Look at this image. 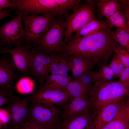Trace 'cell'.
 I'll list each match as a JSON object with an SVG mask.
<instances>
[{
	"instance_id": "obj_1",
	"label": "cell",
	"mask_w": 129,
	"mask_h": 129,
	"mask_svg": "<svg viewBox=\"0 0 129 129\" xmlns=\"http://www.w3.org/2000/svg\"><path fill=\"white\" fill-rule=\"evenodd\" d=\"M112 31L106 24L98 31L87 36H72L61 52L68 55L85 57L94 61L98 70L107 64L119 44L113 39Z\"/></svg>"
},
{
	"instance_id": "obj_2",
	"label": "cell",
	"mask_w": 129,
	"mask_h": 129,
	"mask_svg": "<svg viewBox=\"0 0 129 129\" xmlns=\"http://www.w3.org/2000/svg\"><path fill=\"white\" fill-rule=\"evenodd\" d=\"M94 84L89 97L94 116L106 105L129 96V87L117 81H100Z\"/></svg>"
},
{
	"instance_id": "obj_3",
	"label": "cell",
	"mask_w": 129,
	"mask_h": 129,
	"mask_svg": "<svg viewBox=\"0 0 129 129\" xmlns=\"http://www.w3.org/2000/svg\"><path fill=\"white\" fill-rule=\"evenodd\" d=\"M80 0H27L25 4L27 14L49 15L65 17L69 11L81 3Z\"/></svg>"
},
{
	"instance_id": "obj_4",
	"label": "cell",
	"mask_w": 129,
	"mask_h": 129,
	"mask_svg": "<svg viewBox=\"0 0 129 129\" xmlns=\"http://www.w3.org/2000/svg\"><path fill=\"white\" fill-rule=\"evenodd\" d=\"M96 3L94 0H87L85 4L81 3L76 6L71 14L65 16L64 26L65 33V44L71 38L73 33L79 30L90 21L97 20L96 15Z\"/></svg>"
},
{
	"instance_id": "obj_5",
	"label": "cell",
	"mask_w": 129,
	"mask_h": 129,
	"mask_svg": "<svg viewBox=\"0 0 129 129\" xmlns=\"http://www.w3.org/2000/svg\"><path fill=\"white\" fill-rule=\"evenodd\" d=\"M62 109L50 104L30 102L27 122L36 124L43 129H56L60 122Z\"/></svg>"
},
{
	"instance_id": "obj_6",
	"label": "cell",
	"mask_w": 129,
	"mask_h": 129,
	"mask_svg": "<svg viewBox=\"0 0 129 129\" xmlns=\"http://www.w3.org/2000/svg\"><path fill=\"white\" fill-rule=\"evenodd\" d=\"M58 17L49 15L23 16L24 28L23 41L25 44L36 47L38 41Z\"/></svg>"
},
{
	"instance_id": "obj_7",
	"label": "cell",
	"mask_w": 129,
	"mask_h": 129,
	"mask_svg": "<svg viewBox=\"0 0 129 129\" xmlns=\"http://www.w3.org/2000/svg\"><path fill=\"white\" fill-rule=\"evenodd\" d=\"M64 18H57L37 42L36 47L49 55L61 52L64 45Z\"/></svg>"
},
{
	"instance_id": "obj_8",
	"label": "cell",
	"mask_w": 129,
	"mask_h": 129,
	"mask_svg": "<svg viewBox=\"0 0 129 129\" xmlns=\"http://www.w3.org/2000/svg\"><path fill=\"white\" fill-rule=\"evenodd\" d=\"M23 15L20 14L0 27V44L7 48L22 43L24 29L22 23Z\"/></svg>"
},
{
	"instance_id": "obj_9",
	"label": "cell",
	"mask_w": 129,
	"mask_h": 129,
	"mask_svg": "<svg viewBox=\"0 0 129 129\" xmlns=\"http://www.w3.org/2000/svg\"><path fill=\"white\" fill-rule=\"evenodd\" d=\"M27 97L30 102L61 106L69 103L73 99L65 91L51 89L42 85Z\"/></svg>"
},
{
	"instance_id": "obj_10",
	"label": "cell",
	"mask_w": 129,
	"mask_h": 129,
	"mask_svg": "<svg viewBox=\"0 0 129 129\" xmlns=\"http://www.w3.org/2000/svg\"><path fill=\"white\" fill-rule=\"evenodd\" d=\"M31 51L32 59L29 76L34 77L39 83L43 84L49 75L50 55L37 47H32Z\"/></svg>"
},
{
	"instance_id": "obj_11",
	"label": "cell",
	"mask_w": 129,
	"mask_h": 129,
	"mask_svg": "<svg viewBox=\"0 0 129 129\" xmlns=\"http://www.w3.org/2000/svg\"><path fill=\"white\" fill-rule=\"evenodd\" d=\"M32 47L22 43L16 45L12 49L7 48L8 53L11 57L15 70L24 76H29L32 59Z\"/></svg>"
},
{
	"instance_id": "obj_12",
	"label": "cell",
	"mask_w": 129,
	"mask_h": 129,
	"mask_svg": "<svg viewBox=\"0 0 129 129\" xmlns=\"http://www.w3.org/2000/svg\"><path fill=\"white\" fill-rule=\"evenodd\" d=\"M10 104L5 108L9 112L10 119L8 126L14 127L26 122L29 103L27 97L20 99L13 94L9 97Z\"/></svg>"
},
{
	"instance_id": "obj_13",
	"label": "cell",
	"mask_w": 129,
	"mask_h": 129,
	"mask_svg": "<svg viewBox=\"0 0 129 129\" xmlns=\"http://www.w3.org/2000/svg\"><path fill=\"white\" fill-rule=\"evenodd\" d=\"M63 107L60 114V122L91 112L90 100L89 96L87 95L74 98Z\"/></svg>"
},
{
	"instance_id": "obj_14",
	"label": "cell",
	"mask_w": 129,
	"mask_h": 129,
	"mask_svg": "<svg viewBox=\"0 0 129 129\" xmlns=\"http://www.w3.org/2000/svg\"><path fill=\"white\" fill-rule=\"evenodd\" d=\"M129 99V96L104 107L94 116L95 129H99L113 120L123 105Z\"/></svg>"
},
{
	"instance_id": "obj_15",
	"label": "cell",
	"mask_w": 129,
	"mask_h": 129,
	"mask_svg": "<svg viewBox=\"0 0 129 129\" xmlns=\"http://www.w3.org/2000/svg\"><path fill=\"white\" fill-rule=\"evenodd\" d=\"M72 81H78L84 74L92 70L96 65L93 60L76 55H69Z\"/></svg>"
},
{
	"instance_id": "obj_16",
	"label": "cell",
	"mask_w": 129,
	"mask_h": 129,
	"mask_svg": "<svg viewBox=\"0 0 129 129\" xmlns=\"http://www.w3.org/2000/svg\"><path fill=\"white\" fill-rule=\"evenodd\" d=\"M15 70L11 57L9 53L0 58V87L12 85L21 77L14 72Z\"/></svg>"
},
{
	"instance_id": "obj_17",
	"label": "cell",
	"mask_w": 129,
	"mask_h": 129,
	"mask_svg": "<svg viewBox=\"0 0 129 129\" xmlns=\"http://www.w3.org/2000/svg\"><path fill=\"white\" fill-rule=\"evenodd\" d=\"M93 118V113L88 112L60 122L56 129H95Z\"/></svg>"
},
{
	"instance_id": "obj_18",
	"label": "cell",
	"mask_w": 129,
	"mask_h": 129,
	"mask_svg": "<svg viewBox=\"0 0 129 129\" xmlns=\"http://www.w3.org/2000/svg\"><path fill=\"white\" fill-rule=\"evenodd\" d=\"M49 72L51 74L66 76L70 70L69 56L61 52L50 54Z\"/></svg>"
},
{
	"instance_id": "obj_19",
	"label": "cell",
	"mask_w": 129,
	"mask_h": 129,
	"mask_svg": "<svg viewBox=\"0 0 129 129\" xmlns=\"http://www.w3.org/2000/svg\"><path fill=\"white\" fill-rule=\"evenodd\" d=\"M96 3L98 20H102L104 17L107 18L118 11L124 12V6L117 0H94Z\"/></svg>"
},
{
	"instance_id": "obj_20",
	"label": "cell",
	"mask_w": 129,
	"mask_h": 129,
	"mask_svg": "<svg viewBox=\"0 0 129 129\" xmlns=\"http://www.w3.org/2000/svg\"><path fill=\"white\" fill-rule=\"evenodd\" d=\"M99 129H129V99L113 120Z\"/></svg>"
},
{
	"instance_id": "obj_21",
	"label": "cell",
	"mask_w": 129,
	"mask_h": 129,
	"mask_svg": "<svg viewBox=\"0 0 129 129\" xmlns=\"http://www.w3.org/2000/svg\"><path fill=\"white\" fill-rule=\"evenodd\" d=\"M72 81L71 76H63L50 74L42 85L47 87L62 91H65Z\"/></svg>"
},
{
	"instance_id": "obj_22",
	"label": "cell",
	"mask_w": 129,
	"mask_h": 129,
	"mask_svg": "<svg viewBox=\"0 0 129 129\" xmlns=\"http://www.w3.org/2000/svg\"><path fill=\"white\" fill-rule=\"evenodd\" d=\"M93 85L86 84L78 81H72L68 86L65 91L73 99L83 96H89Z\"/></svg>"
},
{
	"instance_id": "obj_23",
	"label": "cell",
	"mask_w": 129,
	"mask_h": 129,
	"mask_svg": "<svg viewBox=\"0 0 129 129\" xmlns=\"http://www.w3.org/2000/svg\"><path fill=\"white\" fill-rule=\"evenodd\" d=\"M107 64L102 65L98 71L92 70L89 73L91 81L94 83L100 81H107L115 79L113 71Z\"/></svg>"
},
{
	"instance_id": "obj_24",
	"label": "cell",
	"mask_w": 129,
	"mask_h": 129,
	"mask_svg": "<svg viewBox=\"0 0 129 129\" xmlns=\"http://www.w3.org/2000/svg\"><path fill=\"white\" fill-rule=\"evenodd\" d=\"M106 24L105 20H97L91 21L75 32V34L72 36L75 37H79L92 34L98 31Z\"/></svg>"
},
{
	"instance_id": "obj_25",
	"label": "cell",
	"mask_w": 129,
	"mask_h": 129,
	"mask_svg": "<svg viewBox=\"0 0 129 129\" xmlns=\"http://www.w3.org/2000/svg\"><path fill=\"white\" fill-rule=\"evenodd\" d=\"M105 20L110 29L114 27L122 28L129 33V25L124 12L118 11L111 16L105 18Z\"/></svg>"
},
{
	"instance_id": "obj_26",
	"label": "cell",
	"mask_w": 129,
	"mask_h": 129,
	"mask_svg": "<svg viewBox=\"0 0 129 129\" xmlns=\"http://www.w3.org/2000/svg\"><path fill=\"white\" fill-rule=\"evenodd\" d=\"M111 33L114 41L129 51V33L122 28H117Z\"/></svg>"
},
{
	"instance_id": "obj_27",
	"label": "cell",
	"mask_w": 129,
	"mask_h": 129,
	"mask_svg": "<svg viewBox=\"0 0 129 129\" xmlns=\"http://www.w3.org/2000/svg\"><path fill=\"white\" fill-rule=\"evenodd\" d=\"M34 87V84L31 79L27 76L21 77L15 88L20 93H31Z\"/></svg>"
},
{
	"instance_id": "obj_28",
	"label": "cell",
	"mask_w": 129,
	"mask_h": 129,
	"mask_svg": "<svg viewBox=\"0 0 129 129\" xmlns=\"http://www.w3.org/2000/svg\"><path fill=\"white\" fill-rule=\"evenodd\" d=\"M112 55L108 65L113 73L115 79L118 78L121 72L125 67L114 52Z\"/></svg>"
},
{
	"instance_id": "obj_29",
	"label": "cell",
	"mask_w": 129,
	"mask_h": 129,
	"mask_svg": "<svg viewBox=\"0 0 129 129\" xmlns=\"http://www.w3.org/2000/svg\"><path fill=\"white\" fill-rule=\"evenodd\" d=\"M15 90V87L11 85L0 87V107L4 105L10 104L9 97L13 93Z\"/></svg>"
},
{
	"instance_id": "obj_30",
	"label": "cell",
	"mask_w": 129,
	"mask_h": 129,
	"mask_svg": "<svg viewBox=\"0 0 129 129\" xmlns=\"http://www.w3.org/2000/svg\"><path fill=\"white\" fill-rule=\"evenodd\" d=\"M114 52L125 67H129V51L119 45Z\"/></svg>"
},
{
	"instance_id": "obj_31",
	"label": "cell",
	"mask_w": 129,
	"mask_h": 129,
	"mask_svg": "<svg viewBox=\"0 0 129 129\" xmlns=\"http://www.w3.org/2000/svg\"><path fill=\"white\" fill-rule=\"evenodd\" d=\"M117 81L125 86L129 87V67H125L121 72Z\"/></svg>"
},
{
	"instance_id": "obj_32",
	"label": "cell",
	"mask_w": 129,
	"mask_h": 129,
	"mask_svg": "<svg viewBox=\"0 0 129 129\" xmlns=\"http://www.w3.org/2000/svg\"><path fill=\"white\" fill-rule=\"evenodd\" d=\"M10 119L9 114L5 109L0 108V120L4 127L8 126Z\"/></svg>"
},
{
	"instance_id": "obj_33",
	"label": "cell",
	"mask_w": 129,
	"mask_h": 129,
	"mask_svg": "<svg viewBox=\"0 0 129 129\" xmlns=\"http://www.w3.org/2000/svg\"><path fill=\"white\" fill-rule=\"evenodd\" d=\"M15 129H43L34 124L27 122L15 127Z\"/></svg>"
},
{
	"instance_id": "obj_34",
	"label": "cell",
	"mask_w": 129,
	"mask_h": 129,
	"mask_svg": "<svg viewBox=\"0 0 129 129\" xmlns=\"http://www.w3.org/2000/svg\"><path fill=\"white\" fill-rule=\"evenodd\" d=\"M13 4L11 0H0V11L4 8L9 7L11 8Z\"/></svg>"
},
{
	"instance_id": "obj_35",
	"label": "cell",
	"mask_w": 129,
	"mask_h": 129,
	"mask_svg": "<svg viewBox=\"0 0 129 129\" xmlns=\"http://www.w3.org/2000/svg\"><path fill=\"white\" fill-rule=\"evenodd\" d=\"M10 10H2L0 11V21L3 18L7 17H13Z\"/></svg>"
},
{
	"instance_id": "obj_36",
	"label": "cell",
	"mask_w": 129,
	"mask_h": 129,
	"mask_svg": "<svg viewBox=\"0 0 129 129\" xmlns=\"http://www.w3.org/2000/svg\"><path fill=\"white\" fill-rule=\"evenodd\" d=\"M7 48H3L0 50V54H3L7 53Z\"/></svg>"
},
{
	"instance_id": "obj_37",
	"label": "cell",
	"mask_w": 129,
	"mask_h": 129,
	"mask_svg": "<svg viewBox=\"0 0 129 129\" xmlns=\"http://www.w3.org/2000/svg\"><path fill=\"white\" fill-rule=\"evenodd\" d=\"M0 129H15L14 127L8 126L2 128Z\"/></svg>"
},
{
	"instance_id": "obj_38",
	"label": "cell",
	"mask_w": 129,
	"mask_h": 129,
	"mask_svg": "<svg viewBox=\"0 0 129 129\" xmlns=\"http://www.w3.org/2000/svg\"><path fill=\"white\" fill-rule=\"evenodd\" d=\"M4 127L0 120V129Z\"/></svg>"
},
{
	"instance_id": "obj_39",
	"label": "cell",
	"mask_w": 129,
	"mask_h": 129,
	"mask_svg": "<svg viewBox=\"0 0 129 129\" xmlns=\"http://www.w3.org/2000/svg\"><path fill=\"white\" fill-rule=\"evenodd\" d=\"M2 48H1V46H0V50Z\"/></svg>"
}]
</instances>
